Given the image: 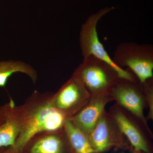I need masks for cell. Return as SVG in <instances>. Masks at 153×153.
Here are the masks:
<instances>
[{
  "label": "cell",
  "instance_id": "6da1fadb",
  "mask_svg": "<svg viewBox=\"0 0 153 153\" xmlns=\"http://www.w3.org/2000/svg\"><path fill=\"white\" fill-rule=\"evenodd\" d=\"M52 96V94L35 91L22 105L24 123L16 143L11 148L12 153H22L27 144L37 135L64 130L68 118L54 107Z\"/></svg>",
  "mask_w": 153,
  "mask_h": 153
},
{
  "label": "cell",
  "instance_id": "7a4b0ae2",
  "mask_svg": "<svg viewBox=\"0 0 153 153\" xmlns=\"http://www.w3.org/2000/svg\"><path fill=\"white\" fill-rule=\"evenodd\" d=\"M114 9V7L100 9L91 15L82 24L79 36L81 54L83 58L94 56L106 62L117 71L121 78L132 81L137 80L136 76L129 69L121 68L114 63L99 38L97 31L98 22Z\"/></svg>",
  "mask_w": 153,
  "mask_h": 153
},
{
  "label": "cell",
  "instance_id": "3957f363",
  "mask_svg": "<svg viewBox=\"0 0 153 153\" xmlns=\"http://www.w3.org/2000/svg\"><path fill=\"white\" fill-rule=\"evenodd\" d=\"M73 74L81 81L91 97L111 94L121 78L112 66L94 56L83 58Z\"/></svg>",
  "mask_w": 153,
  "mask_h": 153
},
{
  "label": "cell",
  "instance_id": "277c9868",
  "mask_svg": "<svg viewBox=\"0 0 153 153\" xmlns=\"http://www.w3.org/2000/svg\"><path fill=\"white\" fill-rule=\"evenodd\" d=\"M112 60L121 68L127 67L140 83L153 78V47L151 44H121L116 49Z\"/></svg>",
  "mask_w": 153,
  "mask_h": 153
},
{
  "label": "cell",
  "instance_id": "5b68a950",
  "mask_svg": "<svg viewBox=\"0 0 153 153\" xmlns=\"http://www.w3.org/2000/svg\"><path fill=\"white\" fill-rule=\"evenodd\" d=\"M108 112L131 147L144 153H153L150 139L153 136L149 127L146 126L139 118L115 103L111 107Z\"/></svg>",
  "mask_w": 153,
  "mask_h": 153
},
{
  "label": "cell",
  "instance_id": "8992f818",
  "mask_svg": "<svg viewBox=\"0 0 153 153\" xmlns=\"http://www.w3.org/2000/svg\"><path fill=\"white\" fill-rule=\"evenodd\" d=\"M88 137L96 153H102L112 149L129 150L131 146L114 119L106 110Z\"/></svg>",
  "mask_w": 153,
  "mask_h": 153
},
{
  "label": "cell",
  "instance_id": "52a82bcc",
  "mask_svg": "<svg viewBox=\"0 0 153 153\" xmlns=\"http://www.w3.org/2000/svg\"><path fill=\"white\" fill-rule=\"evenodd\" d=\"M111 94L115 103L129 111L149 127L144 111L147 108L142 85L138 80L132 81L120 78Z\"/></svg>",
  "mask_w": 153,
  "mask_h": 153
},
{
  "label": "cell",
  "instance_id": "ba28073f",
  "mask_svg": "<svg viewBox=\"0 0 153 153\" xmlns=\"http://www.w3.org/2000/svg\"><path fill=\"white\" fill-rule=\"evenodd\" d=\"M91 96L79 79L72 74L55 94L52 103L68 118L72 117L89 100Z\"/></svg>",
  "mask_w": 153,
  "mask_h": 153
},
{
  "label": "cell",
  "instance_id": "9c48e42d",
  "mask_svg": "<svg viewBox=\"0 0 153 153\" xmlns=\"http://www.w3.org/2000/svg\"><path fill=\"white\" fill-rule=\"evenodd\" d=\"M4 121L0 125V148H13L19 137L24 123L22 105L17 106L12 99L0 108Z\"/></svg>",
  "mask_w": 153,
  "mask_h": 153
},
{
  "label": "cell",
  "instance_id": "30bf717a",
  "mask_svg": "<svg viewBox=\"0 0 153 153\" xmlns=\"http://www.w3.org/2000/svg\"><path fill=\"white\" fill-rule=\"evenodd\" d=\"M113 99L111 94L91 97L87 103L69 120L79 129L88 135L105 110L107 105Z\"/></svg>",
  "mask_w": 153,
  "mask_h": 153
},
{
  "label": "cell",
  "instance_id": "8fae6325",
  "mask_svg": "<svg viewBox=\"0 0 153 153\" xmlns=\"http://www.w3.org/2000/svg\"><path fill=\"white\" fill-rule=\"evenodd\" d=\"M28 153H66L70 150L64 130L37 135Z\"/></svg>",
  "mask_w": 153,
  "mask_h": 153
},
{
  "label": "cell",
  "instance_id": "7c38bea8",
  "mask_svg": "<svg viewBox=\"0 0 153 153\" xmlns=\"http://www.w3.org/2000/svg\"><path fill=\"white\" fill-rule=\"evenodd\" d=\"M64 131L72 153H96L91 145L88 137L68 119Z\"/></svg>",
  "mask_w": 153,
  "mask_h": 153
},
{
  "label": "cell",
  "instance_id": "4fadbf2b",
  "mask_svg": "<svg viewBox=\"0 0 153 153\" xmlns=\"http://www.w3.org/2000/svg\"><path fill=\"white\" fill-rule=\"evenodd\" d=\"M20 72L27 74L34 82L38 79L37 72L29 64L20 61H0V87H5L8 79L13 74Z\"/></svg>",
  "mask_w": 153,
  "mask_h": 153
},
{
  "label": "cell",
  "instance_id": "5bb4252c",
  "mask_svg": "<svg viewBox=\"0 0 153 153\" xmlns=\"http://www.w3.org/2000/svg\"><path fill=\"white\" fill-rule=\"evenodd\" d=\"M147 108L149 110L147 120H153V78L141 83Z\"/></svg>",
  "mask_w": 153,
  "mask_h": 153
},
{
  "label": "cell",
  "instance_id": "9a60e30c",
  "mask_svg": "<svg viewBox=\"0 0 153 153\" xmlns=\"http://www.w3.org/2000/svg\"><path fill=\"white\" fill-rule=\"evenodd\" d=\"M128 151H130V153H144L142 151L134 149V148H133L131 146Z\"/></svg>",
  "mask_w": 153,
  "mask_h": 153
},
{
  "label": "cell",
  "instance_id": "2e32d148",
  "mask_svg": "<svg viewBox=\"0 0 153 153\" xmlns=\"http://www.w3.org/2000/svg\"><path fill=\"white\" fill-rule=\"evenodd\" d=\"M3 121H4V119H3L2 115V114H1V113H0V125L2 123Z\"/></svg>",
  "mask_w": 153,
  "mask_h": 153
},
{
  "label": "cell",
  "instance_id": "e0dca14e",
  "mask_svg": "<svg viewBox=\"0 0 153 153\" xmlns=\"http://www.w3.org/2000/svg\"><path fill=\"white\" fill-rule=\"evenodd\" d=\"M71 153H72V152H71Z\"/></svg>",
  "mask_w": 153,
  "mask_h": 153
},
{
  "label": "cell",
  "instance_id": "ac0fdd59",
  "mask_svg": "<svg viewBox=\"0 0 153 153\" xmlns=\"http://www.w3.org/2000/svg\"><path fill=\"white\" fill-rule=\"evenodd\" d=\"M1 148H0V149H1Z\"/></svg>",
  "mask_w": 153,
  "mask_h": 153
}]
</instances>
